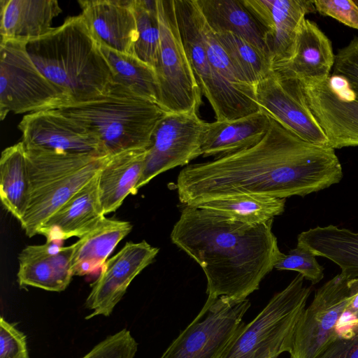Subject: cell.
I'll return each instance as SVG.
<instances>
[{"label":"cell","mask_w":358,"mask_h":358,"mask_svg":"<svg viewBox=\"0 0 358 358\" xmlns=\"http://www.w3.org/2000/svg\"><path fill=\"white\" fill-rule=\"evenodd\" d=\"M214 34L241 80L255 88L271 70L270 59L255 45L236 34L229 31Z\"/></svg>","instance_id":"4dcf8cb0"},{"label":"cell","mask_w":358,"mask_h":358,"mask_svg":"<svg viewBox=\"0 0 358 358\" xmlns=\"http://www.w3.org/2000/svg\"><path fill=\"white\" fill-rule=\"evenodd\" d=\"M0 358H29L25 335L0 319Z\"/></svg>","instance_id":"8d00e7d4"},{"label":"cell","mask_w":358,"mask_h":358,"mask_svg":"<svg viewBox=\"0 0 358 358\" xmlns=\"http://www.w3.org/2000/svg\"><path fill=\"white\" fill-rule=\"evenodd\" d=\"M210 127L192 110L166 113L159 122L148 149L144 170L136 189L159 174L187 165L201 155V147Z\"/></svg>","instance_id":"30bf717a"},{"label":"cell","mask_w":358,"mask_h":358,"mask_svg":"<svg viewBox=\"0 0 358 358\" xmlns=\"http://www.w3.org/2000/svg\"><path fill=\"white\" fill-rule=\"evenodd\" d=\"M249 299H207L191 323L159 358H220L245 323Z\"/></svg>","instance_id":"9c48e42d"},{"label":"cell","mask_w":358,"mask_h":358,"mask_svg":"<svg viewBox=\"0 0 358 358\" xmlns=\"http://www.w3.org/2000/svg\"><path fill=\"white\" fill-rule=\"evenodd\" d=\"M285 199L241 194L200 201L190 206L250 224L264 223L284 212Z\"/></svg>","instance_id":"f1b7e54d"},{"label":"cell","mask_w":358,"mask_h":358,"mask_svg":"<svg viewBox=\"0 0 358 358\" xmlns=\"http://www.w3.org/2000/svg\"><path fill=\"white\" fill-rule=\"evenodd\" d=\"M255 96L261 110L298 137L314 145L329 146L299 80L271 69L256 85Z\"/></svg>","instance_id":"4fadbf2b"},{"label":"cell","mask_w":358,"mask_h":358,"mask_svg":"<svg viewBox=\"0 0 358 358\" xmlns=\"http://www.w3.org/2000/svg\"><path fill=\"white\" fill-rule=\"evenodd\" d=\"M297 243L334 262L349 280L358 278V232L334 225L317 227L299 234Z\"/></svg>","instance_id":"4316f807"},{"label":"cell","mask_w":358,"mask_h":358,"mask_svg":"<svg viewBox=\"0 0 358 358\" xmlns=\"http://www.w3.org/2000/svg\"><path fill=\"white\" fill-rule=\"evenodd\" d=\"M109 156L96 157L31 196L25 215L20 222L26 235L32 237L38 234L42 224L99 173Z\"/></svg>","instance_id":"44dd1931"},{"label":"cell","mask_w":358,"mask_h":358,"mask_svg":"<svg viewBox=\"0 0 358 358\" xmlns=\"http://www.w3.org/2000/svg\"><path fill=\"white\" fill-rule=\"evenodd\" d=\"M269 358H272V357H269Z\"/></svg>","instance_id":"ab89813d"},{"label":"cell","mask_w":358,"mask_h":358,"mask_svg":"<svg viewBox=\"0 0 358 358\" xmlns=\"http://www.w3.org/2000/svg\"><path fill=\"white\" fill-rule=\"evenodd\" d=\"M78 3L99 44L133 55L137 29L132 0H80Z\"/></svg>","instance_id":"ac0fdd59"},{"label":"cell","mask_w":358,"mask_h":358,"mask_svg":"<svg viewBox=\"0 0 358 358\" xmlns=\"http://www.w3.org/2000/svg\"><path fill=\"white\" fill-rule=\"evenodd\" d=\"M265 29L272 65L290 56L298 29L306 15L315 11L313 1L242 0Z\"/></svg>","instance_id":"2e32d148"},{"label":"cell","mask_w":358,"mask_h":358,"mask_svg":"<svg viewBox=\"0 0 358 358\" xmlns=\"http://www.w3.org/2000/svg\"><path fill=\"white\" fill-rule=\"evenodd\" d=\"M342 178L334 148L305 141L271 118L268 131L256 145L183 168L176 189L180 201L190 206L241 194L304 196Z\"/></svg>","instance_id":"6da1fadb"},{"label":"cell","mask_w":358,"mask_h":358,"mask_svg":"<svg viewBox=\"0 0 358 358\" xmlns=\"http://www.w3.org/2000/svg\"><path fill=\"white\" fill-rule=\"evenodd\" d=\"M18 128L26 148L108 155L93 133L55 110L29 113L20 122Z\"/></svg>","instance_id":"9a60e30c"},{"label":"cell","mask_w":358,"mask_h":358,"mask_svg":"<svg viewBox=\"0 0 358 358\" xmlns=\"http://www.w3.org/2000/svg\"><path fill=\"white\" fill-rule=\"evenodd\" d=\"M132 229L129 222L104 217L71 245V268L74 275H86L101 268L117 245Z\"/></svg>","instance_id":"484cf974"},{"label":"cell","mask_w":358,"mask_h":358,"mask_svg":"<svg viewBox=\"0 0 358 358\" xmlns=\"http://www.w3.org/2000/svg\"><path fill=\"white\" fill-rule=\"evenodd\" d=\"M156 6L160 34L155 66L159 105L166 113L199 111L203 94L181 37L175 0H156Z\"/></svg>","instance_id":"8992f818"},{"label":"cell","mask_w":358,"mask_h":358,"mask_svg":"<svg viewBox=\"0 0 358 358\" xmlns=\"http://www.w3.org/2000/svg\"><path fill=\"white\" fill-rule=\"evenodd\" d=\"M317 358H358V329L350 338L336 339Z\"/></svg>","instance_id":"f35d334b"},{"label":"cell","mask_w":358,"mask_h":358,"mask_svg":"<svg viewBox=\"0 0 358 358\" xmlns=\"http://www.w3.org/2000/svg\"><path fill=\"white\" fill-rule=\"evenodd\" d=\"M99 45L113 71V83L159 105V84L154 68L134 55Z\"/></svg>","instance_id":"f546056e"},{"label":"cell","mask_w":358,"mask_h":358,"mask_svg":"<svg viewBox=\"0 0 358 358\" xmlns=\"http://www.w3.org/2000/svg\"><path fill=\"white\" fill-rule=\"evenodd\" d=\"M148 149H132L110 155L103 165L99 173L98 190L104 215L115 211L128 195L137 193Z\"/></svg>","instance_id":"603a6c76"},{"label":"cell","mask_w":358,"mask_h":358,"mask_svg":"<svg viewBox=\"0 0 358 358\" xmlns=\"http://www.w3.org/2000/svg\"><path fill=\"white\" fill-rule=\"evenodd\" d=\"M181 37L202 92L216 120L231 121L260 110L255 100L226 85L216 74L207 55L196 0H175Z\"/></svg>","instance_id":"ba28073f"},{"label":"cell","mask_w":358,"mask_h":358,"mask_svg":"<svg viewBox=\"0 0 358 358\" xmlns=\"http://www.w3.org/2000/svg\"><path fill=\"white\" fill-rule=\"evenodd\" d=\"M196 2L213 32L229 31L244 38L271 62L266 31L242 0H196Z\"/></svg>","instance_id":"d4e9b609"},{"label":"cell","mask_w":358,"mask_h":358,"mask_svg":"<svg viewBox=\"0 0 358 358\" xmlns=\"http://www.w3.org/2000/svg\"><path fill=\"white\" fill-rule=\"evenodd\" d=\"M0 197L2 205L20 222L30 200V178L22 141L3 150L0 159Z\"/></svg>","instance_id":"83f0119b"},{"label":"cell","mask_w":358,"mask_h":358,"mask_svg":"<svg viewBox=\"0 0 358 358\" xmlns=\"http://www.w3.org/2000/svg\"><path fill=\"white\" fill-rule=\"evenodd\" d=\"M335 55L331 41L313 21L301 22L290 56L272 65L275 69L301 83L327 79L334 67Z\"/></svg>","instance_id":"e0dca14e"},{"label":"cell","mask_w":358,"mask_h":358,"mask_svg":"<svg viewBox=\"0 0 358 358\" xmlns=\"http://www.w3.org/2000/svg\"><path fill=\"white\" fill-rule=\"evenodd\" d=\"M332 75L342 77L352 90L358 92V37L335 55Z\"/></svg>","instance_id":"e575fe53"},{"label":"cell","mask_w":358,"mask_h":358,"mask_svg":"<svg viewBox=\"0 0 358 358\" xmlns=\"http://www.w3.org/2000/svg\"><path fill=\"white\" fill-rule=\"evenodd\" d=\"M132 4L137 29L133 55L155 69L160 38L156 0H132Z\"/></svg>","instance_id":"1f68e13d"},{"label":"cell","mask_w":358,"mask_h":358,"mask_svg":"<svg viewBox=\"0 0 358 358\" xmlns=\"http://www.w3.org/2000/svg\"><path fill=\"white\" fill-rule=\"evenodd\" d=\"M274 268L296 271L313 285L324 278V268L317 262L316 256L308 248L298 243L287 255H283Z\"/></svg>","instance_id":"d6a6232c"},{"label":"cell","mask_w":358,"mask_h":358,"mask_svg":"<svg viewBox=\"0 0 358 358\" xmlns=\"http://www.w3.org/2000/svg\"><path fill=\"white\" fill-rule=\"evenodd\" d=\"M313 4L315 10L321 15L358 29V1L317 0L313 1Z\"/></svg>","instance_id":"d590c367"},{"label":"cell","mask_w":358,"mask_h":358,"mask_svg":"<svg viewBox=\"0 0 358 358\" xmlns=\"http://www.w3.org/2000/svg\"><path fill=\"white\" fill-rule=\"evenodd\" d=\"M27 42L1 40L0 119L53 110L69 103L66 94L45 78L31 59Z\"/></svg>","instance_id":"52a82bcc"},{"label":"cell","mask_w":358,"mask_h":358,"mask_svg":"<svg viewBox=\"0 0 358 358\" xmlns=\"http://www.w3.org/2000/svg\"><path fill=\"white\" fill-rule=\"evenodd\" d=\"M159 250L145 241L127 242L115 255L108 259L92 285L86 299L85 306L92 313L85 319L98 315L109 316L131 281L152 263Z\"/></svg>","instance_id":"5bb4252c"},{"label":"cell","mask_w":358,"mask_h":358,"mask_svg":"<svg viewBox=\"0 0 358 358\" xmlns=\"http://www.w3.org/2000/svg\"><path fill=\"white\" fill-rule=\"evenodd\" d=\"M137 350L131 331L124 329L106 337L82 358H134Z\"/></svg>","instance_id":"836d02e7"},{"label":"cell","mask_w":358,"mask_h":358,"mask_svg":"<svg viewBox=\"0 0 358 358\" xmlns=\"http://www.w3.org/2000/svg\"><path fill=\"white\" fill-rule=\"evenodd\" d=\"M61 241L28 245L18 255L17 274L21 287L31 286L50 292L64 291L73 276L72 245Z\"/></svg>","instance_id":"d6986e66"},{"label":"cell","mask_w":358,"mask_h":358,"mask_svg":"<svg viewBox=\"0 0 358 358\" xmlns=\"http://www.w3.org/2000/svg\"><path fill=\"white\" fill-rule=\"evenodd\" d=\"M348 280L340 273L316 291L296 326L290 358H317L338 338L337 324L348 303Z\"/></svg>","instance_id":"8fae6325"},{"label":"cell","mask_w":358,"mask_h":358,"mask_svg":"<svg viewBox=\"0 0 358 358\" xmlns=\"http://www.w3.org/2000/svg\"><path fill=\"white\" fill-rule=\"evenodd\" d=\"M271 118L262 110L231 121L210 122L201 147L203 157H222L250 148L266 135Z\"/></svg>","instance_id":"cb8c5ba5"},{"label":"cell","mask_w":358,"mask_h":358,"mask_svg":"<svg viewBox=\"0 0 358 358\" xmlns=\"http://www.w3.org/2000/svg\"><path fill=\"white\" fill-rule=\"evenodd\" d=\"M26 49L42 74L66 94L69 103L102 96L113 85L111 67L81 14L29 41Z\"/></svg>","instance_id":"3957f363"},{"label":"cell","mask_w":358,"mask_h":358,"mask_svg":"<svg viewBox=\"0 0 358 358\" xmlns=\"http://www.w3.org/2000/svg\"><path fill=\"white\" fill-rule=\"evenodd\" d=\"M349 299L346 309L337 324L338 338H350L358 329V278L348 282Z\"/></svg>","instance_id":"74e56055"},{"label":"cell","mask_w":358,"mask_h":358,"mask_svg":"<svg viewBox=\"0 0 358 358\" xmlns=\"http://www.w3.org/2000/svg\"><path fill=\"white\" fill-rule=\"evenodd\" d=\"M298 274L275 294L262 310L228 346L220 358H278L292 350L294 336L311 287Z\"/></svg>","instance_id":"5b68a950"},{"label":"cell","mask_w":358,"mask_h":358,"mask_svg":"<svg viewBox=\"0 0 358 358\" xmlns=\"http://www.w3.org/2000/svg\"><path fill=\"white\" fill-rule=\"evenodd\" d=\"M99 173L54 213L39 228L46 241L80 238L104 217L98 190Z\"/></svg>","instance_id":"ffe728a7"},{"label":"cell","mask_w":358,"mask_h":358,"mask_svg":"<svg viewBox=\"0 0 358 358\" xmlns=\"http://www.w3.org/2000/svg\"><path fill=\"white\" fill-rule=\"evenodd\" d=\"M0 5L1 40L27 43L51 31L62 11L55 0H1Z\"/></svg>","instance_id":"7402d4cb"},{"label":"cell","mask_w":358,"mask_h":358,"mask_svg":"<svg viewBox=\"0 0 358 358\" xmlns=\"http://www.w3.org/2000/svg\"><path fill=\"white\" fill-rule=\"evenodd\" d=\"M53 110L93 133L108 155L148 149L155 129L166 113L157 103L114 83L102 96Z\"/></svg>","instance_id":"277c9868"},{"label":"cell","mask_w":358,"mask_h":358,"mask_svg":"<svg viewBox=\"0 0 358 358\" xmlns=\"http://www.w3.org/2000/svg\"><path fill=\"white\" fill-rule=\"evenodd\" d=\"M301 85L308 105L329 146L334 150L358 146V92L335 75Z\"/></svg>","instance_id":"7c38bea8"},{"label":"cell","mask_w":358,"mask_h":358,"mask_svg":"<svg viewBox=\"0 0 358 358\" xmlns=\"http://www.w3.org/2000/svg\"><path fill=\"white\" fill-rule=\"evenodd\" d=\"M273 220L250 224L185 206L171 239L201 267L208 298L241 301L259 289L284 255Z\"/></svg>","instance_id":"7a4b0ae2"}]
</instances>
